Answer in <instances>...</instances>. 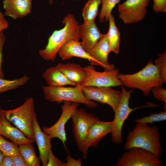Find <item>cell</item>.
Wrapping results in <instances>:
<instances>
[{"mask_svg":"<svg viewBox=\"0 0 166 166\" xmlns=\"http://www.w3.org/2000/svg\"><path fill=\"white\" fill-rule=\"evenodd\" d=\"M135 147L147 150L160 159L162 154L163 148L157 126H150L147 124L137 123L129 133L124 148L126 151Z\"/></svg>","mask_w":166,"mask_h":166,"instance_id":"1","label":"cell"},{"mask_svg":"<svg viewBox=\"0 0 166 166\" xmlns=\"http://www.w3.org/2000/svg\"><path fill=\"white\" fill-rule=\"evenodd\" d=\"M62 23L64 27L54 31L49 38L45 48L39 51L40 56L46 61H54L60 48L68 40H80L79 25L73 14L66 15L63 18Z\"/></svg>","mask_w":166,"mask_h":166,"instance_id":"2","label":"cell"},{"mask_svg":"<svg viewBox=\"0 0 166 166\" xmlns=\"http://www.w3.org/2000/svg\"><path fill=\"white\" fill-rule=\"evenodd\" d=\"M118 76L125 87L138 89L146 97L153 88L162 86L164 83L157 67L151 60L137 73L127 74L119 73Z\"/></svg>","mask_w":166,"mask_h":166,"instance_id":"3","label":"cell"},{"mask_svg":"<svg viewBox=\"0 0 166 166\" xmlns=\"http://www.w3.org/2000/svg\"><path fill=\"white\" fill-rule=\"evenodd\" d=\"M35 113L34 99L32 97L27 98L23 104L15 109L8 110L2 109L1 110V114L34 142L36 140L32 120Z\"/></svg>","mask_w":166,"mask_h":166,"instance_id":"4","label":"cell"},{"mask_svg":"<svg viewBox=\"0 0 166 166\" xmlns=\"http://www.w3.org/2000/svg\"><path fill=\"white\" fill-rule=\"evenodd\" d=\"M42 89L45 99L50 102L60 104L63 101H69L82 103L92 109L98 106L97 103L89 100L85 96L80 87H53L43 86Z\"/></svg>","mask_w":166,"mask_h":166,"instance_id":"5","label":"cell"},{"mask_svg":"<svg viewBox=\"0 0 166 166\" xmlns=\"http://www.w3.org/2000/svg\"><path fill=\"white\" fill-rule=\"evenodd\" d=\"M122 96L117 110L115 112V117L113 121V126L111 132L112 141L115 144H121L123 142L122 131L125 120L130 114L135 110L141 107L130 108L129 106V99L134 89L127 91L124 86H121Z\"/></svg>","mask_w":166,"mask_h":166,"instance_id":"6","label":"cell"},{"mask_svg":"<svg viewBox=\"0 0 166 166\" xmlns=\"http://www.w3.org/2000/svg\"><path fill=\"white\" fill-rule=\"evenodd\" d=\"M163 162L151 152L135 147L124 153L117 160L116 166H161Z\"/></svg>","mask_w":166,"mask_h":166,"instance_id":"7","label":"cell"},{"mask_svg":"<svg viewBox=\"0 0 166 166\" xmlns=\"http://www.w3.org/2000/svg\"><path fill=\"white\" fill-rule=\"evenodd\" d=\"M87 76L81 83V88L87 86L114 87L123 86L118 77V69L111 70H105L103 72L97 71L92 65L84 67Z\"/></svg>","mask_w":166,"mask_h":166,"instance_id":"8","label":"cell"},{"mask_svg":"<svg viewBox=\"0 0 166 166\" xmlns=\"http://www.w3.org/2000/svg\"><path fill=\"white\" fill-rule=\"evenodd\" d=\"M151 0H126L119 4L117 9L119 18L125 24H131L143 20L147 13V7Z\"/></svg>","mask_w":166,"mask_h":166,"instance_id":"9","label":"cell"},{"mask_svg":"<svg viewBox=\"0 0 166 166\" xmlns=\"http://www.w3.org/2000/svg\"><path fill=\"white\" fill-rule=\"evenodd\" d=\"M71 118L74 139L78 148L80 151L91 126L100 119L98 117L83 109L77 108Z\"/></svg>","mask_w":166,"mask_h":166,"instance_id":"10","label":"cell"},{"mask_svg":"<svg viewBox=\"0 0 166 166\" xmlns=\"http://www.w3.org/2000/svg\"><path fill=\"white\" fill-rule=\"evenodd\" d=\"M81 88L89 100L108 105L114 113L117 110L121 99V91L116 90L112 87L87 86Z\"/></svg>","mask_w":166,"mask_h":166,"instance_id":"11","label":"cell"},{"mask_svg":"<svg viewBox=\"0 0 166 166\" xmlns=\"http://www.w3.org/2000/svg\"><path fill=\"white\" fill-rule=\"evenodd\" d=\"M79 104L69 101H64L61 107V114L57 121L49 127L42 128L43 131L51 140L57 138L62 142L66 150L65 143L67 140L66 135L65 129L66 123L71 118L77 108Z\"/></svg>","mask_w":166,"mask_h":166,"instance_id":"12","label":"cell"},{"mask_svg":"<svg viewBox=\"0 0 166 166\" xmlns=\"http://www.w3.org/2000/svg\"><path fill=\"white\" fill-rule=\"evenodd\" d=\"M112 126L113 121H104L100 120L91 125L80 150L84 158H87L90 147H97L101 140L107 134L111 133Z\"/></svg>","mask_w":166,"mask_h":166,"instance_id":"13","label":"cell"},{"mask_svg":"<svg viewBox=\"0 0 166 166\" xmlns=\"http://www.w3.org/2000/svg\"><path fill=\"white\" fill-rule=\"evenodd\" d=\"M111 52L107 34H105L88 53L94 60L93 65L111 70L115 69V65L108 61L109 55Z\"/></svg>","mask_w":166,"mask_h":166,"instance_id":"14","label":"cell"},{"mask_svg":"<svg viewBox=\"0 0 166 166\" xmlns=\"http://www.w3.org/2000/svg\"><path fill=\"white\" fill-rule=\"evenodd\" d=\"M78 32L80 39L82 40L81 44L88 53L104 35L101 33L95 22L88 25L84 23L79 25Z\"/></svg>","mask_w":166,"mask_h":166,"instance_id":"15","label":"cell"},{"mask_svg":"<svg viewBox=\"0 0 166 166\" xmlns=\"http://www.w3.org/2000/svg\"><path fill=\"white\" fill-rule=\"evenodd\" d=\"M32 124L36 142L39 151V158L43 166H46L49 153L51 150V140L41 129L36 113L33 117Z\"/></svg>","mask_w":166,"mask_h":166,"instance_id":"16","label":"cell"},{"mask_svg":"<svg viewBox=\"0 0 166 166\" xmlns=\"http://www.w3.org/2000/svg\"><path fill=\"white\" fill-rule=\"evenodd\" d=\"M32 0H3L5 15L14 19L24 18L31 11Z\"/></svg>","mask_w":166,"mask_h":166,"instance_id":"17","label":"cell"},{"mask_svg":"<svg viewBox=\"0 0 166 166\" xmlns=\"http://www.w3.org/2000/svg\"><path fill=\"white\" fill-rule=\"evenodd\" d=\"M57 54L63 60L73 57L88 59L91 65H93L94 60L89 53L82 47L81 42L70 39L65 42L59 50Z\"/></svg>","mask_w":166,"mask_h":166,"instance_id":"18","label":"cell"},{"mask_svg":"<svg viewBox=\"0 0 166 166\" xmlns=\"http://www.w3.org/2000/svg\"><path fill=\"white\" fill-rule=\"evenodd\" d=\"M0 135L19 145L33 143L19 129L12 125L2 114L0 115Z\"/></svg>","mask_w":166,"mask_h":166,"instance_id":"19","label":"cell"},{"mask_svg":"<svg viewBox=\"0 0 166 166\" xmlns=\"http://www.w3.org/2000/svg\"><path fill=\"white\" fill-rule=\"evenodd\" d=\"M59 70L70 81L80 87L87 76L84 67L75 63H58L57 65Z\"/></svg>","mask_w":166,"mask_h":166,"instance_id":"20","label":"cell"},{"mask_svg":"<svg viewBox=\"0 0 166 166\" xmlns=\"http://www.w3.org/2000/svg\"><path fill=\"white\" fill-rule=\"evenodd\" d=\"M42 76L49 86L58 87L66 85L77 86L59 70L57 65L47 69L43 73Z\"/></svg>","mask_w":166,"mask_h":166,"instance_id":"21","label":"cell"},{"mask_svg":"<svg viewBox=\"0 0 166 166\" xmlns=\"http://www.w3.org/2000/svg\"><path fill=\"white\" fill-rule=\"evenodd\" d=\"M109 28L106 34L111 52L118 54L119 51L121 42L120 34L117 27L114 18L111 14L109 18Z\"/></svg>","mask_w":166,"mask_h":166,"instance_id":"22","label":"cell"},{"mask_svg":"<svg viewBox=\"0 0 166 166\" xmlns=\"http://www.w3.org/2000/svg\"><path fill=\"white\" fill-rule=\"evenodd\" d=\"M101 3V0H88L82 10V16L84 23L89 25L95 22L96 17L98 14V8Z\"/></svg>","mask_w":166,"mask_h":166,"instance_id":"23","label":"cell"},{"mask_svg":"<svg viewBox=\"0 0 166 166\" xmlns=\"http://www.w3.org/2000/svg\"><path fill=\"white\" fill-rule=\"evenodd\" d=\"M20 154L28 166H40V160L37 156L32 143L18 145Z\"/></svg>","mask_w":166,"mask_h":166,"instance_id":"24","label":"cell"},{"mask_svg":"<svg viewBox=\"0 0 166 166\" xmlns=\"http://www.w3.org/2000/svg\"><path fill=\"white\" fill-rule=\"evenodd\" d=\"M29 79L26 75L12 80L0 78V93L18 88L25 85Z\"/></svg>","mask_w":166,"mask_h":166,"instance_id":"25","label":"cell"},{"mask_svg":"<svg viewBox=\"0 0 166 166\" xmlns=\"http://www.w3.org/2000/svg\"><path fill=\"white\" fill-rule=\"evenodd\" d=\"M0 151L4 156H12L20 154L18 145L6 140L0 135Z\"/></svg>","mask_w":166,"mask_h":166,"instance_id":"26","label":"cell"},{"mask_svg":"<svg viewBox=\"0 0 166 166\" xmlns=\"http://www.w3.org/2000/svg\"><path fill=\"white\" fill-rule=\"evenodd\" d=\"M121 0H101V8L99 14V19L101 23L109 21L113 9L119 3Z\"/></svg>","mask_w":166,"mask_h":166,"instance_id":"27","label":"cell"},{"mask_svg":"<svg viewBox=\"0 0 166 166\" xmlns=\"http://www.w3.org/2000/svg\"><path fill=\"white\" fill-rule=\"evenodd\" d=\"M159 75L164 83L166 82V51L158 55V57L155 61Z\"/></svg>","mask_w":166,"mask_h":166,"instance_id":"28","label":"cell"},{"mask_svg":"<svg viewBox=\"0 0 166 166\" xmlns=\"http://www.w3.org/2000/svg\"><path fill=\"white\" fill-rule=\"evenodd\" d=\"M166 120V110L157 113H153L146 117L134 121L137 123L148 124H152L153 122L160 121Z\"/></svg>","mask_w":166,"mask_h":166,"instance_id":"29","label":"cell"},{"mask_svg":"<svg viewBox=\"0 0 166 166\" xmlns=\"http://www.w3.org/2000/svg\"><path fill=\"white\" fill-rule=\"evenodd\" d=\"M151 91L155 98L158 101H163L164 103V109L166 108V90L162 86L155 87Z\"/></svg>","mask_w":166,"mask_h":166,"instance_id":"30","label":"cell"},{"mask_svg":"<svg viewBox=\"0 0 166 166\" xmlns=\"http://www.w3.org/2000/svg\"><path fill=\"white\" fill-rule=\"evenodd\" d=\"M152 9L156 13L166 12V0H152Z\"/></svg>","mask_w":166,"mask_h":166,"instance_id":"31","label":"cell"},{"mask_svg":"<svg viewBox=\"0 0 166 166\" xmlns=\"http://www.w3.org/2000/svg\"><path fill=\"white\" fill-rule=\"evenodd\" d=\"M6 38L3 34V30L0 31V78H4V74L2 70L3 59L2 50L3 45L5 42Z\"/></svg>","mask_w":166,"mask_h":166,"instance_id":"32","label":"cell"},{"mask_svg":"<svg viewBox=\"0 0 166 166\" xmlns=\"http://www.w3.org/2000/svg\"><path fill=\"white\" fill-rule=\"evenodd\" d=\"M66 163L63 162L56 157L51 150L50 151L46 166H65Z\"/></svg>","mask_w":166,"mask_h":166,"instance_id":"33","label":"cell"},{"mask_svg":"<svg viewBox=\"0 0 166 166\" xmlns=\"http://www.w3.org/2000/svg\"><path fill=\"white\" fill-rule=\"evenodd\" d=\"M66 160L65 166H81L82 164L81 158L78 157L77 159L76 160L69 154L67 155Z\"/></svg>","mask_w":166,"mask_h":166,"instance_id":"34","label":"cell"},{"mask_svg":"<svg viewBox=\"0 0 166 166\" xmlns=\"http://www.w3.org/2000/svg\"><path fill=\"white\" fill-rule=\"evenodd\" d=\"M14 166H28L25 159L21 154L11 156Z\"/></svg>","mask_w":166,"mask_h":166,"instance_id":"35","label":"cell"},{"mask_svg":"<svg viewBox=\"0 0 166 166\" xmlns=\"http://www.w3.org/2000/svg\"><path fill=\"white\" fill-rule=\"evenodd\" d=\"M9 24L5 19L4 15L0 10V31L8 28Z\"/></svg>","mask_w":166,"mask_h":166,"instance_id":"36","label":"cell"},{"mask_svg":"<svg viewBox=\"0 0 166 166\" xmlns=\"http://www.w3.org/2000/svg\"><path fill=\"white\" fill-rule=\"evenodd\" d=\"M12 158L11 156H4L0 165V166H14Z\"/></svg>","mask_w":166,"mask_h":166,"instance_id":"37","label":"cell"},{"mask_svg":"<svg viewBox=\"0 0 166 166\" xmlns=\"http://www.w3.org/2000/svg\"><path fill=\"white\" fill-rule=\"evenodd\" d=\"M4 157V156L0 151V165Z\"/></svg>","mask_w":166,"mask_h":166,"instance_id":"38","label":"cell"},{"mask_svg":"<svg viewBox=\"0 0 166 166\" xmlns=\"http://www.w3.org/2000/svg\"><path fill=\"white\" fill-rule=\"evenodd\" d=\"M54 0H49V2L50 4L51 5L53 3Z\"/></svg>","mask_w":166,"mask_h":166,"instance_id":"39","label":"cell"},{"mask_svg":"<svg viewBox=\"0 0 166 166\" xmlns=\"http://www.w3.org/2000/svg\"><path fill=\"white\" fill-rule=\"evenodd\" d=\"M1 109H2V108H1V107L0 106V114H1Z\"/></svg>","mask_w":166,"mask_h":166,"instance_id":"40","label":"cell"},{"mask_svg":"<svg viewBox=\"0 0 166 166\" xmlns=\"http://www.w3.org/2000/svg\"></svg>","mask_w":166,"mask_h":166,"instance_id":"41","label":"cell"}]
</instances>
